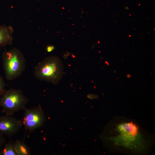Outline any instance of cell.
<instances>
[{
  "instance_id": "cell-11",
  "label": "cell",
  "mask_w": 155,
  "mask_h": 155,
  "mask_svg": "<svg viewBox=\"0 0 155 155\" xmlns=\"http://www.w3.org/2000/svg\"><path fill=\"white\" fill-rule=\"evenodd\" d=\"M1 134H0V151L1 150V148L5 144V140Z\"/></svg>"
},
{
  "instance_id": "cell-5",
  "label": "cell",
  "mask_w": 155,
  "mask_h": 155,
  "mask_svg": "<svg viewBox=\"0 0 155 155\" xmlns=\"http://www.w3.org/2000/svg\"><path fill=\"white\" fill-rule=\"evenodd\" d=\"M24 110L22 124L26 132H28V137L30 133L43 125L45 121V116L40 105L26 108Z\"/></svg>"
},
{
  "instance_id": "cell-1",
  "label": "cell",
  "mask_w": 155,
  "mask_h": 155,
  "mask_svg": "<svg viewBox=\"0 0 155 155\" xmlns=\"http://www.w3.org/2000/svg\"><path fill=\"white\" fill-rule=\"evenodd\" d=\"M115 131L116 133L111 138L115 145L138 153L145 151L146 142L135 124L131 122L120 123Z\"/></svg>"
},
{
  "instance_id": "cell-13",
  "label": "cell",
  "mask_w": 155,
  "mask_h": 155,
  "mask_svg": "<svg viewBox=\"0 0 155 155\" xmlns=\"http://www.w3.org/2000/svg\"><path fill=\"white\" fill-rule=\"evenodd\" d=\"M127 77L128 78H130L131 77V75L129 74H127Z\"/></svg>"
},
{
  "instance_id": "cell-10",
  "label": "cell",
  "mask_w": 155,
  "mask_h": 155,
  "mask_svg": "<svg viewBox=\"0 0 155 155\" xmlns=\"http://www.w3.org/2000/svg\"><path fill=\"white\" fill-rule=\"evenodd\" d=\"M5 84L2 77L0 75V95H1L5 91Z\"/></svg>"
},
{
  "instance_id": "cell-7",
  "label": "cell",
  "mask_w": 155,
  "mask_h": 155,
  "mask_svg": "<svg viewBox=\"0 0 155 155\" xmlns=\"http://www.w3.org/2000/svg\"><path fill=\"white\" fill-rule=\"evenodd\" d=\"M13 32V29L10 26L0 25V46L11 45L12 44V34Z\"/></svg>"
},
{
  "instance_id": "cell-6",
  "label": "cell",
  "mask_w": 155,
  "mask_h": 155,
  "mask_svg": "<svg viewBox=\"0 0 155 155\" xmlns=\"http://www.w3.org/2000/svg\"><path fill=\"white\" fill-rule=\"evenodd\" d=\"M23 125L22 120L6 115L0 116V133L11 137L16 134Z\"/></svg>"
},
{
  "instance_id": "cell-4",
  "label": "cell",
  "mask_w": 155,
  "mask_h": 155,
  "mask_svg": "<svg viewBox=\"0 0 155 155\" xmlns=\"http://www.w3.org/2000/svg\"><path fill=\"white\" fill-rule=\"evenodd\" d=\"M0 107L6 115H12L14 113L24 110L28 100L20 89L11 88L5 90L1 95Z\"/></svg>"
},
{
  "instance_id": "cell-12",
  "label": "cell",
  "mask_w": 155,
  "mask_h": 155,
  "mask_svg": "<svg viewBox=\"0 0 155 155\" xmlns=\"http://www.w3.org/2000/svg\"><path fill=\"white\" fill-rule=\"evenodd\" d=\"M55 49V46L53 45H49L47 46L46 47V51L47 52L50 53L53 51Z\"/></svg>"
},
{
  "instance_id": "cell-9",
  "label": "cell",
  "mask_w": 155,
  "mask_h": 155,
  "mask_svg": "<svg viewBox=\"0 0 155 155\" xmlns=\"http://www.w3.org/2000/svg\"><path fill=\"white\" fill-rule=\"evenodd\" d=\"M0 155H18L15 149L14 142L10 140L0 151Z\"/></svg>"
},
{
  "instance_id": "cell-8",
  "label": "cell",
  "mask_w": 155,
  "mask_h": 155,
  "mask_svg": "<svg viewBox=\"0 0 155 155\" xmlns=\"http://www.w3.org/2000/svg\"><path fill=\"white\" fill-rule=\"evenodd\" d=\"M14 146L18 155L31 154L30 148L24 142L17 139L14 142Z\"/></svg>"
},
{
  "instance_id": "cell-3",
  "label": "cell",
  "mask_w": 155,
  "mask_h": 155,
  "mask_svg": "<svg viewBox=\"0 0 155 155\" xmlns=\"http://www.w3.org/2000/svg\"><path fill=\"white\" fill-rule=\"evenodd\" d=\"M3 67L6 79L11 81L20 77L26 67L25 57L20 50L13 48L2 55Z\"/></svg>"
},
{
  "instance_id": "cell-2",
  "label": "cell",
  "mask_w": 155,
  "mask_h": 155,
  "mask_svg": "<svg viewBox=\"0 0 155 155\" xmlns=\"http://www.w3.org/2000/svg\"><path fill=\"white\" fill-rule=\"evenodd\" d=\"M63 66L58 57L52 56L46 57L38 63L34 69V75L40 81L57 85L61 80Z\"/></svg>"
}]
</instances>
